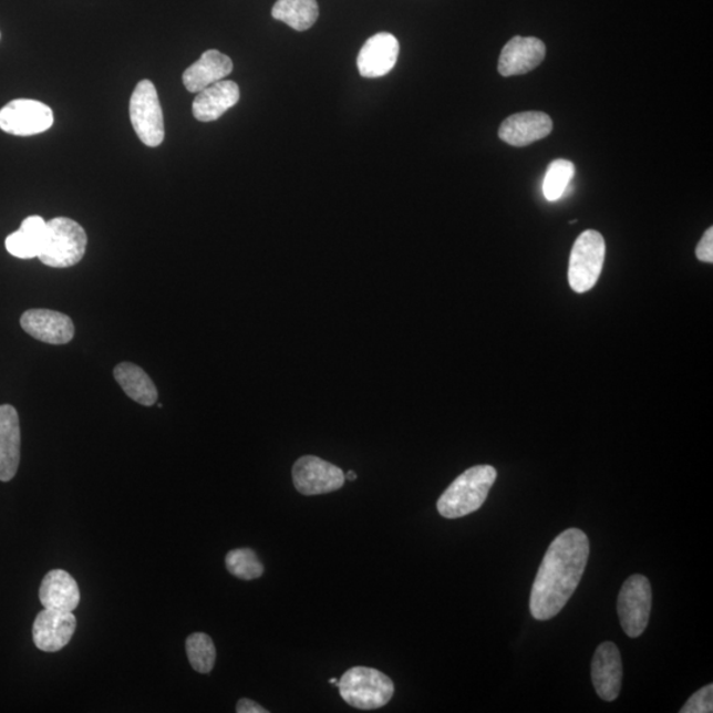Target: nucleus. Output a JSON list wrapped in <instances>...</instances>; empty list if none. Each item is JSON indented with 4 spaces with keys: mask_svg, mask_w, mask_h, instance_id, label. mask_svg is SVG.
Wrapping results in <instances>:
<instances>
[{
    "mask_svg": "<svg viewBox=\"0 0 713 713\" xmlns=\"http://www.w3.org/2000/svg\"><path fill=\"white\" fill-rule=\"evenodd\" d=\"M588 558L589 540L579 529H568L552 541L531 589L535 620L547 621L560 613L579 587Z\"/></svg>",
    "mask_w": 713,
    "mask_h": 713,
    "instance_id": "nucleus-1",
    "label": "nucleus"
},
{
    "mask_svg": "<svg viewBox=\"0 0 713 713\" xmlns=\"http://www.w3.org/2000/svg\"><path fill=\"white\" fill-rule=\"evenodd\" d=\"M496 479L497 471L490 465H477L465 471L438 498V513L444 518L455 519L477 512L488 498Z\"/></svg>",
    "mask_w": 713,
    "mask_h": 713,
    "instance_id": "nucleus-2",
    "label": "nucleus"
},
{
    "mask_svg": "<svg viewBox=\"0 0 713 713\" xmlns=\"http://www.w3.org/2000/svg\"><path fill=\"white\" fill-rule=\"evenodd\" d=\"M86 245L87 236L80 224L66 217L53 218L46 223L38 258L54 269H66L81 262Z\"/></svg>",
    "mask_w": 713,
    "mask_h": 713,
    "instance_id": "nucleus-3",
    "label": "nucleus"
},
{
    "mask_svg": "<svg viewBox=\"0 0 713 713\" xmlns=\"http://www.w3.org/2000/svg\"><path fill=\"white\" fill-rule=\"evenodd\" d=\"M340 695L359 710H376L386 705L394 695V683L381 671L356 666L340 679Z\"/></svg>",
    "mask_w": 713,
    "mask_h": 713,
    "instance_id": "nucleus-4",
    "label": "nucleus"
},
{
    "mask_svg": "<svg viewBox=\"0 0 713 713\" xmlns=\"http://www.w3.org/2000/svg\"><path fill=\"white\" fill-rule=\"evenodd\" d=\"M604 259V237L596 230L581 232L574 245L568 267V282L575 292L592 290L600 278Z\"/></svg>",
    "mask_w": 713,
    "mask_h": 713,
    "instance_id": "nucleus-5",
    "label": "nucleus"
},
{
    "mask_svg": "<svg viewBox=\"0 0 713 713\" xmlns=\"http://www.w3.org/2000/svg\"><path fill=\"white\" fill-rule=\"evenodd\" d=\"M130 120L143 144L161 146L166 136L163 108L156 87L149 80H142L136 85L130 100Z\"/></svg>",
    "mask_w": 713,
    "mask_h": 713,
    "instance_id": "nucleus-6",
    "label": "nucleus"
},
{
    "mask_svg": "<svg viewBox=\"0 0 713 713\" xmlns=\"http://www.w3.org/2000/svg\"><path fill=\"white\" fill-rule=\"evenodd\" d=\"M653 593L648 578L642 575H633L623 582L617 602V610L623 632L630 639H637L648 628Z\"/></svg>",
    "mask_w": 713,
    "mask_h": 713,
    "instance_id": "nucleus-7",
    "label": "nucleus"
},
{
    "mask_svg": "<svg viewBox=\"0 0 713 713\" xmlns=\"http://www.w3.org/2000/svg\"><path fill=\"white\" fill-rule=\"evenodd\" d=\"M50 106L35 100H13L0 110V130L17 136H32L46 132L53 125Z\"/></svg>",
    "mask_w": 713,
    "mask_h": 713,
    "instance_id": "nucleus-8",
    "label": "nucleus"
},
{
    "mask_svg": "<svg viewBox=\"0 0 713 713\" xmlns=\"http://www.w3.org/2000/svg\"><path fill=\"white\" fill-rule=\"evenodd\" d=\"M292 482L301 495H327L344 486L345 473L320 457L303 456L293 464Z\"/></svg>",
    "mask_w": 713,
    "mask_h": 713,
    "instance_id": "nucleus-9",
    "label": "nucleus"
},
{
    "mask_svg": "<svg viewBox=\"0 0 713 713\" xmlns=\"http://www.w3.org/2000/svg\"><path fill=\"white\" fill-rule=\"evenodd\" d=\"M400 56V41L392 33L381 32L361 48L356 66L362 78L380 79L393 71Z\"/></svg>",
    "mask_w": 713,
    "mask_h": 713,
    "instance_id": "nucleus-10",
    "label": "nucleus"
},
{
    "mask_svg": "<svg viewBox=\"0 0 713 713\" xmlns=\"http://www.w3.org/2000/svg\"><path fill=\"white\" fill-rule=\"evenodd\" d=\"M78 620L72 612L45 609L33 623L32 636L37 648L45 653H56L72 640Z\"/></svg>",
    "mask_w": 713,
    "mask_h": 713,
    "instance_id": "nucleus-11",
    "label": "nucleus"
},
{
    "mask_svg": "<svg viewBox=\"0 0 713 713\" xmlns=\"http://www.w3.org/2000/svg\"><path fill=\"white\" fill-rule=\"evenodd\" d=\"M592 682L596 692L606 702L619 698L622 688V660L613 642L601 643L592 660Z\"/></svg>",
    "mask_w": 713,
    "mask_h": 713,
    "instance_id": "nucleus-12",
    "label": "nucleus"
},
{
    "mask_svg": "<svg viewBox=\"0 0 713 713\" xmlns=\"http://www.w3.org/2000/svg\"><path fill=\"white\" fill-rule=\"evenodd\" d=\"M20 326L31 338L51 345H64L74 335V326L70 317L51 310H30L20 318Z\"/></svg>",
    "mask_w": 713,
    "mask_h": 713,
    "instance_id": "nucleus-13",
    "label": "nucleus"
},
{
    "mask_svg": "<svg viewBox=\"0 0 713 713\" xmlns=\"http://www.w3.org/2000/svg\"><path fill=\"white\" fill-rule=\"evenodd\" d=\"M546 45L537 38H513L504 46L498 61V72L504 78L526 74L544 63Z\"/></svg>",
    "mask_w": 713,
    "mask_h": 713,
    "instance_id": "nucleus-14",
    "label": "nucleus"
},
{
    "mask_svg": "<svg viewBox=\"0 0 713 713\" xmlns=\"http://www.w3.org/2000/svg\"><path fill=\"white\" fill-rule=\"evenodd\" d=\"M552 132V120L541 112H525L509 116L499 127V140L514 147H525L544 140Z\"/></svg>",
    "mask_w": 713,
    "mask_h": 713,
    "instance_id": "nucleus-15",
    "label": "nucleus"
},
{
    "mask_svg": "<svg viewBox=\"0 0 713 713\" xmlns=\"http://www.w3.org/2000/svg\"><path fill=\"white\" fill-rule=\"evenodd\" d=\"M20 424L16 407L0 406V482H11L20 463Z\"/></svg>",
    "mask_w": 713,
    "mask_h": 713,
    "instance_id": "nucleus-16",
    "label": "nucleus"
},
{
    "mask_svg": "<svg viewBox=\"0 0 713 713\" xmlns=\"http://www.w3.org/2000/svg\"><path fill=\"white\" fill-rule=\"evenodd\" d=\"M39 599L45 609L73 612L81 600L78 581L63 570L48 572L41 581Z\"/></svg>",
    "mask_w": 713,
    "mask_h": 713,
    "instance_id": "nucleus-17",
    "label": "nucleus"
},
{
    "mask_svg": "<svg viewBox=\"0 0 713 713\" xmlns=\"http://www.w3.org/2000/svg\"><path fill=\"white\" fill-rule=\"evenodd\" d=\"M241 93L236 82L219 81L197 93L192 105L195 118L200 122H214L238 104Z\"/></svg>",
    "mask_w": 713,
    "mask_h": 713,
    "instance_id": "nucleus-18",
    "label": "nucleus"
},
{
    "mask_svg": "<svg viewBox=\"0 0 713 713\" xmlns=\"http://www.w3.org/2000/svg\"><path fill=\"white\" fill-rule=\"evenodd\" d=\"M232 72V61L226 54L209 50L185 70L183 74L184 86L190 93H200L204 89L223 81Z\"/></svg>",
    "mask_w": 713,
    "mask_h": 713,
    "instance_id": "nucleus-19",
    "label": "nucleus"
},
{
    "mask_svg": "<svg viewBox=\"0 0 713 713\" xmlns=\"http://www.w3.org/2000/svg\"><path fill=\"white\" fill-rule=\"evenodd\" d=\"M115 381L130 397L143 406H154L157 390L149 375L134 363L123 362L114 369Z\"/></svg>",
    "mask_w": 713,
    "mask_h": 713,
    "instance_id": "nucleus-20",
    "label": "nucleus"
},
{
    "mask_svg": "<svg viewBox=\"0 0 713 713\" xmlns=\"http://www.w3.org/2000/svg\"><path fill=\"white\" fill-rule=\"evenodd\" d=\"M46 223L39 216L27 217L20 229L6 238V249L11 256L31 259L39 256Z\"/></svg>",
    "mask_w": 713,
    "mask_h": 713,
    "instance_id": "nucleus-21",
    "label": "nucleus"
},
{
    "mask_svg": "<svg viewBox=\"0 0 713 713\" xmlns=\"http://www.w3.org/2000/svg\"><path fill=\"white\" fill-rule=\"evenodd\" d=\"M272 18L290 25L294 31H307L318 22L317 0H278L272 7Z\"/></svg>",
    "mask_w": 713,
    "mask_h": 713,
    "instance_id": "nucleus-22",
    "label": "nucleus"
},
{
    "mask_svg": "<svg viewBox=\"0 0 713 713\" xmlns=\"http://www.w3.org/2000/svg\"><path fill=\"white\" fill-rule=\"evenodd\" d=\"M187 654L190 666L200 674H209L216 663V648L210 637L194 633L187 640Z\"/></svg>",
    "mask_w": 713,
    "mask_h": 713,
    "instance_id": "nucleus-23",
    "label": "nucleus"
},
{
    "mask_svg": "<svg viewBox=\"0 0 713 713\" xmlns=\"http://www.w3.org/2000/svg\"><path fill=\"white\" fill-rule=\"evenodd\" d=\"M575 175V166L570 161H554L547 168L544 182V194L548 202H558L565 195L568 184Z\"/></svg>",
    "mask_w": 713,
    "mask_h": 713,
    "instance_id": "nucleus-24",
    "label": "nucleus"
},
{
    "mask_svg": "<svg viewBox=\"0 0 713 713\" xmlns=\"http://www.w3.org/2000/svg\"><path fill=\"white\" fill-rule=\"evenodd\" d=\"M226 568L241 580H254L264 575L265 568L250 548H237L226 555Z\"/></svg>",
    "mask_w": 713,
    "mask_h": 713,
    "instance_id": "nucleus-25",
    "label": "nucleus"
},
{
    "mask_svg": "<svg viewBox=\"0 0 713 713\" xmlns=\"http://www.w3.org/2000/svg\"><path fill=\"white\" fill-rule=\"evenodd\" d=\"M681 713H711L713 712V685H705L702 690L695 692L690 698V701L684 704V707L679 711Z\"/></svg>",
    "mask_w": 713,
    "mask_h": 713,
    "instance_id": "nucleus-26",
    "label": "nucleus"
},
{
    "mask_svg": "<svg viewBox=\"0 0 713 713\" xmlns=\"http://www.w3.org/2000/svg\"><path fill=\"white\" fill-rule=\"evenodd\" d=\"M696 257L705 264L713 262V229L710 228L704 232L702 241L699 242L696 248Z\"/></svg>",
    "mask_w": 713,
    "mask_h": 713,
    "instance_id": "nucleus-27",
    "label": "nucleus"
},
{
    "mask_svg": "<svg viewBox=\"0 0 713 713\" xmlns=\"http://www.w3.org/2000/svg\"><path fill=\"white\" fill-rule=\"evenodd\" d=\"M238 713H267L269 711L265 710L262 705H259L256 702L250 701V699H241L237 703Z\"/></svg>",
    "mask_w": 713,
    "mask_h": 713,
    "instance_id": "nucleus-28",
    "label": "nucleus"
},
{
    "mask_svg": "<svg viewBox=\"0 0 713 713\" xmlns=\"http://www.w3.org/2000/svg\"><path fill=\"white\" fill-rule=\"evenodd\" d=\"M355 478H356V475L353 471H349L345 475V479H349V482H354Z\"/></svg>",
    "mask_w": 713,
    "mask_h": 713,
    "instance_id": "nucleus-29",
    "label": "nucleus"
},
{
    "mask_svg": "<svg viewBox=\"0 0 713 713\" xmlns=\"http://www.w3.org/2000/svg\"><path fill=\"white\" fill-rule=\"evenodd\" d=\"M329 683L338 685L339 681L335 678L329 679Z\"/></svg>",
    "mask_w": 713,
    "mask_h": 713,
    "instance_id": "nucleus-30",
    "label": "nucleus"
}]
</instances>
